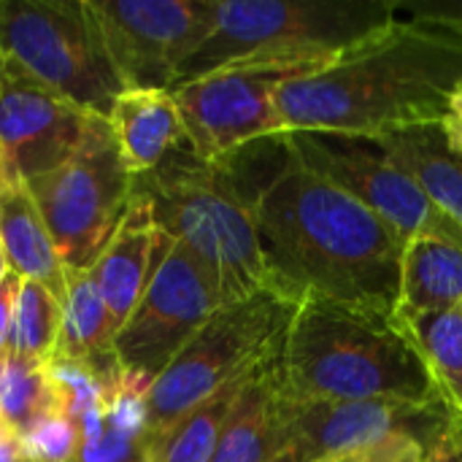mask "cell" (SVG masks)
Listing matches in <instances>:
<instances>
[{
    "label": "cell",
    "instance_id": "1",
    "mask_svg": "<svg viewBox=\"0 0 462 462\" xmlns=\"http://www.w3.org/2000/svg\"><path fill=\"white\" fill-rule=\"evenodd\" d=\"M252 189L279 290L393 319L406 238L349 192L306 168L287 138L236 154Z\"/></svg>",
    "mask_w": 462,
    "mask_h": 462
},
{
    "label": "cell",
    "instance_id": "2",
    "mask_svg": "<svg viewBox=\"0 0 462 462\" xmlns=\"http://www.w3.org/2000/svg\"><path fill=\"white\" fill-rule=\"evenodd\" d=\"M460 81L462 38L406 19L330 68L284 84L276 108L287 133L376 141L439 127Z\"/></svg>",
    "mask_w": 462,
    "mask_h": 462
},
{
    "label": "cell",
    "instance_id": "3",
    "mask_svg": "<svg viewBox=\"0 0 462 462\" xmlns=\"http://www.w3.org/2000/svg\"><path fill=\"white\" fill-rule=\"evenodd\" d=\"M290 401L441 403L433 376L395 319L306 298L276 363Z\"/></svg>",
    "mask_w": 462,
    "mask_h": 462
},
{
    "label": "cell",
    "instance_id": "4",
    "mask_svg": "<svg viewBox=\"0 0 462 462\" xmlns=\"http://www.w3.org/2000/svg\"><path fill=\"white\" fill-rule=\"evenodd\" d=\"M135 192L149 200L160 230L200 260L222 303L276 287L260 241L254 189L236 154L206 162L184 143L138 176Z\"/></svg>",
    "mask_w": 462,
    "mask_h": 462
},
{
    "label": "cell",
    "instance_id": "5",
    "mask_svg": "<svg viewBox=\"0 0 462 462\" xmlns=\"http://www.w3.org/2000/svg\"><path fill=\"white\" fill-rule=\"evenodd\" d=\"M398 22L393 0H214V22L176 87L254 60L338 62Z\"/></svg>",
    "mask_w": 462,
    "mask_h": 462
},
{
    "label": "cell",
    "instance_id": "6",
    "mask_svg": "<svg viewBox=\"0 0 462 462\" xmlns=\"http://www.w3.org/2000/svg\"><path fill=\"white\" fill-rule=\"evenodd\" d=\"M300 298L268 287L244 300L222 303L146 395V439L162 433L222 387L246 379L282 352Z\"/></svg>",
    "mask_w": 462,
    "mask_h": 462
},
{
    "label": "cell",
    "instance_id": "7",
    "mask_svg": "<svg viewBox=\"0 0 462 462\" xmlns=\"http://www.w3.org/2000/svg\"><path fill=\"white\" fill-rule=\"evenodd\" d=\"M65 268H92L122 225L135 176L122 162L106 116H92L81 146L60 168L24 181Z\"/></svg>",
    "mask_w": 462,
    "mask_h": 462
},
{
    "label": "cell",
    "instance_id": "8",
    "mask_svg": "<svg viewBox=\"0 0 462 462\" xmlns=\"http://www.w3.org/2000/svg\"><path fill=\"white\" fill-rule=\"evenodd\" d=\"M0 54L106 119L125 92L87 0H0Z\"/></svg>",
    "mask_w": 462,
    "mask_h": 462
},
{
    "label": "cell",
    "instance_id": "9",
    "mask_svg": "<svg viewBox=\"0 0 462 462\" xmlns=\"http://www.w3.org/2000/svg\"><path fill=\"white\" fill-rule=\"evenodd\" d=\"M330 65L295 57L254 60L219 68L171 89L184 122L187 146L200 160L219 162L260 141L290 135L276 108V92Z\"/></svg>",
    "mask_w": 462,
    "mask_h": 462
},
{
    "label": "cell",
    "instance_id": "10",
    "mask_svg": "<svg viewBox=\"0 0 462 462\" xmlns=\"http://www.w3.org/2000/svg\"><path fill=\"white\" fill-rule=\"evenodd\" d=\"M395 433H411L433 452L460 436L441 403L290 401L279 393L271 462H336Z\"/></svg>",
    "mask_w": 462,
    "mask_h": 462
},
{
    "label": "cell",
    "instance_id": "11",
    "mask_svg": "<svg viewBox=\"0 0 462 462\" xmlns=\"http://www.w3.org/2000/svg\"><path fill=\"white\" fill-rule=\"evenodd\" d=\"M284 138L306 168L349 192L406 241L430 236L462 246L460 225L374 141L317 133H290Z\"/></svg>",
    "mask_w": 462,
    "mask_h": 462
},
{
    "label": "cell",
    "instance_id": "12",
    "mask_svg": "<svg viewBox=\"0 0 462 462\" xmlns=\"http://www.w3.org/2000/svg\"><path fill=\"white\" fill-rule=\"evenodd\" d=\"M125 89H173L214 22V0H87Z\"/></svg>",
    "mask_w": 462,
    "mask_h": 462
},
{
    "label": "cell",
    "instance_id": "13",
    "mask_svg": "<svg viewBox=\"0 0 462 462\" xmlns=\"http://www.w3.org/2000/svg\"><path fill=\"white\" fill-rule=\"evenodd\" d=\"M219 306L208 271L184 244L171 238L141 303L116 333L119 368L152 384Z\"/></svg>",
    "mask_w": 462,
    "mask_h": 462
},
{
    "label": "cell",
    "instance_id": "14",
    "mask_svg": "<svg viewBox=\"0 0 462 462\" xmlns=\"http://www.w3.org/2000/svg\"><path fill=\"white\" fill-rule=\"evenodd\" d=\"M92 116L0 54L3 181H30L60 168L81 146Z\"/></svg>",
    "mask_w": 462,
    "mask_h": 462
},
{
    "label": "cell",
    "instance_id": "15",
    "mask_svg": "<svg viewBox=\"0 0 462 462\" xmlns=\"http://www.w3.org/2000/svg\"><path fill=\"white\" fill-rule=\"evenodd\" d=\"M168 241L171 238L154 222L149 200L133 189V200L122 225L116 227L97 263L89 268V276L114 319L116 333L141 303Z\"/></svg>",
    "mask_w": 462,
    "mask_h": 462
},
{
    "label": "cell",
    "instance_id": "16",
    "mask_svg": "<svg viewBox=\"0 0 462 462\" xmlns=\"http://www.w3.org/2000/svg\"><path fill=\"white\" fill-rule=\"evenodd\" d=\"M108 125L130 176H146L187 143L184 122L171 89H125Z\"/></svg>",
    "mask_w": 462,
    "mask_h": 462
},
{
    "label": "cell",
    "instance_id": "17",
    "mask_svg": "<svg viewBox=\"0 0 462 462\" xmlns=\"http://www.w3.org/2000/svg\"><path fill=\"white\" fill-rule=\"evenodd\" d=\"M0 249L8 271L65 300V265L24 181L0 184Z\"/></svg>",
    "mask_w": 462,
    "mask_h": 462
},
{
    "label": "cell",
    "instance_id": "18",
    "mask_svg": "<svg viewBox=\"0 0 462 462\" xmlns=\"http://www.w3.org/2000/svg\"><path fill=\"white\" fill-rule=\"evenodd\" d=\"M114 341L116 328L89 276V268H65L62 330L54 360L79 363L103 379H116L122 368L114 355Z\"/></svg>",
    "mask_w": 462,
    "mask_h": 462
},
{
    "label": "cell",
    "instance_id": "19",
    "mask_svg": "<svg viewBox=\"0 0 462 462\" xmlns=\"http://www.w3.org/2000/svg\"><path fill=\"white\" fill-rule=\"evenodd\" d=\"M457 303H462V246L430 236L409 238L403 244L395 317L433 314Z\"/></svg>",
    "mask_w": 462,
    "mask_h": 462
},
{
    "label": "cell",
    "instance_id": "20",
    "mask_svg": "<svg viewBox=\"0 0 462 462\" xmlns=\"http://www.w3.org/2000/svg\"><path fill=\"white\" fill-rule=\"evenodd\" d=\"M279 355L265 360L244 384L219 436L211 462H271L276 447Z\"/></svg>",
    "mask_w": 462,
    "mask_h": 462
},
{
    "label": "cell",
    "instance_id": "21",
    "mask_svg": "<svg viewBox=\"0 0 462 462\" xmlns=\"http://www.w3.org/2000/svg\"><path fill=\"white\" fill-rule=\"evenodd\" d=\"M395 160L428 198L462 227V154L452 152L439 127L409 130L374 141Z\"/></svg>",
    "mask_w": 462,
    "mask_h": 462
},
{
    "label": "cell",
    "instance_id": "22",
    "mask_svg": "<svg viewBox=\"0 0 462 462\" xmlns=\"http://www.w3.org/2000/svg\"><path fill=\"white\" fill-rule=\"evenodd\" d=\"M395 325L422 355L439 401L462 436V303L417 317H395Z\"/></svg>",
    "mask_w": 462,
    "mask_h": 462
},
{
    "label": "cell",
    "instance_id": "23",
    "mask_svg": "<svg viewBox=\"0 0 462 462\" xmlns=\"http://www.w3.org/2000/svg\"><path fill=\"white\" fill-rule=\"evenodd\" d=\"M249 376L222 387L162 433L149 436L143 444V462H211L219 436Z\"/></svg>",
    "mask_w": 462,
    "mask_h": 462
},
{
    "label": "cell",
    "instance_id": "24",
    "mask_svg": "<svg viewBox=\"0 0 462 462\" xmlns=\"http://www.w3.org/2000/svg\"><path fill=\"white\" fill-rule=\"evenodd\" d=\"M60 330L62 303L46 287L22 279L14 306L8 360H19L27 365H49L57 355Z\"/></svg>",
    "mask_w": 462,
    "mask_h": 462
},
{
    "label": "cell",
    "instance_id": "25",
    "mask_svg": "<svg viewBox=\"0 0 462 462\" xmlns=\"http://www.w3.org/2000/svg\"><path fill=\"white\" fill-rule=\"evenodd\" d=\"M51 411H62V406L49 368L5 360L0 376V417L16 430V436Z\"/></svg>",
    "mask_w": 462,
    "mask_h": 462
},
{
    "label": "cell",
    "instance_id": "26",
    "mask_svg": "<svg viewBox=\"0 0 462 462\" xmlns=\"http://www.w3.org/2000/svg\"><path fill=\"white\" fill-rule=\"evenodd\" d=\"M19 441L30 462H73L81 447V430L65 411H51L19 433Z\"/></svg>",
    "mask_w": 462,
    "mask_h": 462
},
{
    "label": "cell",
    "instance_id": "27",
    "mask_svg": "<svg viewBox=\"0 0 462 462\" xmlns=\"http://www.w3.org/2000/svg\"><path fill=\"white\" fill-rule=\"evenodd\" d=\"M430 455L433 449L422 439L411 433H395L336 462H430Z\"/></svg>",
    "mask_w": 462,
    "mask_h": 462
},
{
    "label": "cell",
    "instance_id": "28",
    "mask_svg": "<svg viewBox=\"0 0 462 462\" xmlns=\"http://www.w3.org/2000/svg\"><path fill=\"white\" fill-rule=\"evenodd\" d=\"M398 11H409V22H420V24H430V27H441L455 32L462 38V0L447 3V0H433V3H395Z\"/></svg>",
    "mask_w": 462,
    "mask_h": 462
},
{
    "label": "cell",
    "instance_id": "29",
    "mask_svg": "<svg viewBox=\"0 0 462 462\" xmlns=\"http://www.w3.org/2000/svg\"><path fill=\"white\" fill-rule=\"evenodd\" d=\"M19 284H22V276H16L14 271H8L0 284V363L8 360V341H11V322H14Z\"/></svg>",
    "mask_w": 462,
    "mask_h": 462
},
{
    "label": "cell",
    "instance_id": "30",
    "mask_svg": "<svg viewBox=\"0 0 462 462\" xmlns=\"http://www.w3.org/2000/svg\"><path fill=\"white\" fill-rule=\"evenodd\" d=\"M439 130H441L447 146L462 154V81L452 89V97H449V106H447V114H444Z\"/></svg>",
    "mask_w": 462,
    "mask_h": 462
},
{
    "label": "cell",
    "instance_id": "31",
    "mask_svg": "<svg viewBox=\"0 0 462 462\" xmlns=\"http://www.w3.org/2000/svg\"><path fill=\"white\" fill-rule=\"evenodd\" d=\"M24 449L16 430L0 417V462H24Z\"/></svg>",
    "mask_w": 462,
    "mask_h": 462
},
{
    "label": "cell",
    "instance_id": "32",
    "mask_svg": "<svg viewBox=\"0 0 462 462\" xmlns=\"http://www.w3.org/2000/svg\"><path fill=\"white\" fill-rule=\"evenodd\" d=\"M430 462H462V439L460 436H452L447 439L433 455H430Z\"/></svg>",
    "mask_w": 462,
    "mask_h": 462
},
{
    "label": "cell",
    "instance_id": "33",
    "mask_svg": "<svg viewBox=\"0 0 462 462\" xmlns=\"http://www.w3.org/2000/svg\"><path fill=\"white\" fill-rule=\"evenodd\" d=\"M0 184H3V154H0Z\"/></svg>",
    "mask_w": 462,
    "mask_h": 462
},
{
    "label": "cell",
    "instance_id": "34",
    "mask_svg": "<svg viewBox=\"0 0 462 462\" xmlns=\"http://www.w3.org/2000/svg\"><path fill=\"white\" fill-rule=\"evenodd\" d=\"M3 365H5V363H0V376H3Z\"/></svg>",
    "mask_w": 462,
    "mask_h": 462
},
{
    "label": "cell",
    "instance_id": "35",
    "mask_svg": "<svg viewBox=\"0 0 462 462\" xmlns=\"http://www.w3.org/2000/svg\"><path fill=\"white\" fill-rule=\"evenodd\" d=\"M24 462H30V460H24Z\"/></svg>",
    "mask_w": 462,
    "mask_h": 462
}]
</instances>
